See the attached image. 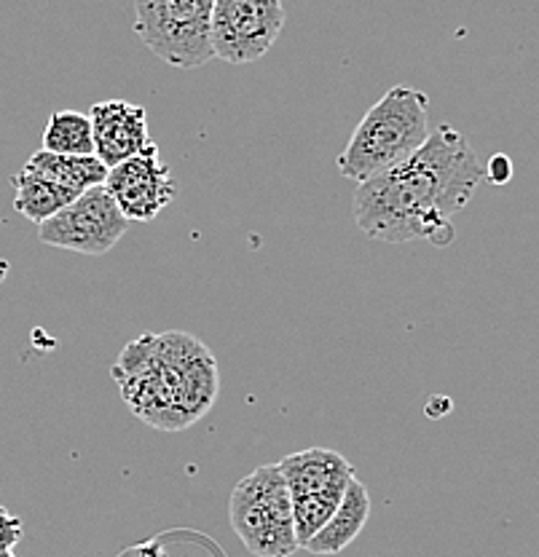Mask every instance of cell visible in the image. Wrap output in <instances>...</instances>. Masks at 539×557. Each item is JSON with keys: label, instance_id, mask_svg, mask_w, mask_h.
I'll use <instances>...</instances> for the list:
<instances>
[{"label": "cell", "instance_id": "cell-17", "mask_svg": "<svg viewBox=\"0 0 539 557\" xmlns=\"http://www.w3.org/2000/svg\"><path fill=\"white\" fill-rule=\"evenodd\" d=\"M0 557H16L14 549H0Z\"/></svg>", "mask_w": 539, "mask_h": 557}, {"label": "cell", "instance_id": "cell-2", "mask_svg": "<svg viewBox=\"0 0 539 557\" xmlns=\"http://www.w3.org/2000/svg\"><path fill=\"white\" fill-rule=\"evenodd\" d=\"M110 373L126 408L161 432H180L201 421L220 388L216 357L188 333L130 341Z\"/></svg>", "mask_w": 539, "mask_h": 557}, {"label": "cell", "instance_id": "cell-1", "mask_svg": "<svg viewBox=\"0 0 539 557\" xmlns=\"http://www.w3.org/2000/svg\"><path fill=\"white\" fill-rule=\"evenodd\" d=\"M483 180V164L467 137L443 124L395 170L357 185L352 212L368 239L449 247L456 239L454 214L473 201Z\"/></svg>", "mask_w": 539, "mask_h": 557}, {"label": "cell", "instance_id": "cell-6", "mask_svg": "<svg viewBox=\"0 0 539 557\" xmlns=\"http://www.w3.org/2000/svg\"><path fill=\"white\" fill-rule=\"evenodd\" d=\"M282 27V0H216L210 25L212 60L250 65L277 44Z\"/></svg>", "mask_w": 539, "mask_h": 557}, {"label": "cell", "instance_id": "cell-7", "mask_svg": "<svg viewBox=\"0 0 539 557\" xmlns=\"http://www.w3.org/2000/svg\"><path fill=\"white\" fill-rule=\"evenodd\" d=\"M130 228V220L110 199L106 185L84 190L62 212L38 225V239L78 255H106Z\"/></svg>", "mask_w": 539, "mask_h": 557}, {"label": "cell", "instance_id": "cell-8", "mask_svg": "<svg viewBox=\"0 0 539 557\" xmlns=\"http://www.w3.org/2000/svg\"><path fill=\"white\" fill-rule=\"evenodd\" d=\"M106 190L130 223H150L177 199L175 174L161 161L156 143L145 153L108 170Z\"/></svg>", "mask_w": 539, "mask_h": 557}, {"label": "cell", "instance_id": "cell-15", "mask_svg": "<svg viewBox=\"0 0 539 557\" xmlns=\"http://www.w3.org/2000/svg\"><path fill=\"white\" fill-rule=\"evenodd\" d=\"M22 520L11 515V509L0 507V549H14L22 542Z\"/></svg>", "mask_w": 539, "mask_h": 557}, {"label": "cell", "instance_id": "cell-13", "mask_svg": "<svg viewBox=\"0 0 539 557\" xmlns=\"http://www.w3.org/2000/svg\"><path fill=\"white\" fill-rule=\"evenodd\" d=\"M11 185H14V209L36 225L51 220L57 212H62L81 196L71 188H62V185L51 183V180L27 172L25 166L11 177Z\"/></svg>", "mask_w": 539, "mask_h": 557}, {"label": "cell", "instance_id": "cell-11", "mask_svg": "<svg viewBox=\"0 0 539 557\" xmlns=\"http://www.w3.org/2000/svg\"><path fill=\"white\" fill-rule=\"evenodd\" d=\"M368 518H370L368 487L359 483L357 478H352L344 491V498H341L339 509L333 512V518L324 522L320 531H317V536L311 539L304 549H309L311 555H320V557L344 553L359 533H363V528L368 525Z\"/></svg>", "mask_w": 539, "mask_h": 557}, {"label": "cell", "instance_id": "cell-3", "mask_svg": "<svg viewBox=\"0 0 539 557\" xmlns=\"http://www.w3.org/2000/svg\"><path fill=\"white\" fill-rule=\"evenodd\" d=\"M430 135V97L397 84L363 115L335 166L363 185L411 159Z\"/></svg>", "mask_w": 539, "mask_h": 557}, {"label": "cell", "instance_id": "cell-16", "mask_svg": "<svg viewBox=\"0 0 539 557\" xmlns=\"http://www.w3.org/2000/svg\"><path fill=\"white\" fill-rule=\"evenodd\" d=\"M483 172H486V177L491 180V183L502 185V183H507L510 174H513V164H510L507 156H494V159H491V164H489V170H483Z\"/></svg>", "mask_w": 539, "mask_h": 557}, {"label": "cell", "instance_id": "cell-14", "mask_svg": "<svg viewBox=\"0 0 539 557\" xmlns=\"http://www.w3.org/2000/svg\"><path fill=\"white\" fill-rule=\"evenodd\" d=\"M40 150L60 156H95V137H91L89 113L78 110H54L46 121Z\"/></svg>", "mask_w": 539, "mask_h": 557}, {"label": "cell", "instance_id": "cell-5", "mask_svg": "<svg viewBox=\"0 0 539 557\" xmlns=\"http://www.w3.org/2000/svg\"><path fill=\"white\" fill-rule=\"evenodd\" d=\"M216 0H135V33L161 62L194 70L212 60Z\"/></svg>", "mask_w": 539, "mask_h": 557}, {"label": "cell", "instance_id": "cell-4", "mask_svg": "<svg viewBox=\"0 0 539 557\" xmlns=\"http://www.w3.org/2000/svg\"><path fill=\"white\" fill-rule=\"evenodd\" d=\"M229 520L247 553L255 557H290L298 553L293 502L277 463H264L234 485Z\"/></svg>", "mask_w": 539, "mask_h": 557}, {"label": "cell", "instance_id": "cell-10", "mask_svg": "<svg viewBox=\"0 0 539 557\" xmlns=\"http://www.w3.org/2000/svg\"><path fill=\"white\" fill-rule=\"evenodd\" d=\"M280 472L285 478L290 498L315 496V493H344L355 478L352 463L339 450L309 448L282 458Z\"/></svg>", "mask_w": 539, "mask_h": 557}, {"label": "cell", "instance_id": "cell-9", "mask_svg": "<svg viewBox=\"0 0 539 557\" xmlns=\"http://www.w3.org/2000/svg\"><path fill=\"white\" fill-rule=\"evenodd\" d=\"M95 156L113 170L126 159L145 153L154 145L148 135V113L143 104L124 100H106L91 104L89 110Z\"/></svg>", "mask_w": 539, "mask_h": 557}, {"label": "cell", "instance_id": "cell-12", "mask_svg": "<svg viewBox=\"0 0 539 557\" xmlns=\"http://www.w3.org/2000/svg\"><path fill=\"white\" fill-rule=\"evenodd\" d=\"M25 170L51 180L62 188H71L75 194H84L95 185H106L108 177V166L97 156H60L49 153V150H36L27 159Z\"/></svg>", "mask_w": 539, "mask_h": 557}]
</instances>
